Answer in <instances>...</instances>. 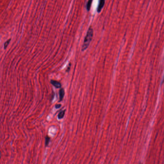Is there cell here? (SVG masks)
<instances>
[{
  "instance_id": "277c9868",
  "label": "cell",
  "mask_w": 164,
  "mask_h": 164,
  "mask_svg": "<svg viewBox=\"0 0 164 164\" xmlns=\"http://www.w3.org/2000/svg\"><path fill=\"white\" fill-rule=\"evenodd\" d=\"M64 95H65V91L64 89L62 88L59 91V96H60V101H61L63 100V97H64Z\"/></svg>"
},
{
  "instance_id": "7a4b0ae2",
  "label": "cell",
  "mask_w": 164,
  "mask_h": 164,
  "mask_svg": "<svg viewBox=\"0 0 164 164\" xmlns=\"http://www.w3.org/2000/svg\"><path fill=\"white\" fill-rule=\"evenodd\" d=\"M105 0H99V4H98V7L97 9V11L98 13L101 12L105 4Z\"/></svg>"
},
{
  "instance_id": "9c48e42d",
  "label": "cell",
  "mask_w": 164,
  "mask_h": 164,
  "mask_svg": "<svg viewBox=\"0 0 164 164\" xmlns=\"http://www.w3.org/2000/svg\"><path fill=\"white\" fill-rule=\"evenodd\" d=\"M61 107V105H55V108H60V107Z\"/></svg>"
},
{
  "instance_id": "3957f363",
  "label": "cell",
  "mask_w": 164,
  "mask_h": 164,
  "mask_svg": "<svg viewBox=\"0 0 164 164\" xmlns=\"http://www.w3.org/2000/svg\"><path fill=\"white\" fill-rule=\"evenodd\" d=\"M51 83L56 88H59L61 87V84L59 82L55 81V80H51Z\"/></svg>"
},
{
  "instance_id": "8992f818",
  "label": "cell",
  "mask_w": 164,
  "mask_h": 164,
  "mask_svg": "<svg viewBox=\"0 0 164 164\" xmlns=\"http://www.w3.org/2000/svg\"><path fill=\"white\" fill-rule=\"evenodd\" d=\"M65 110L62 111L61 112H60L59 113V114L58 115V118L59 119H61L63 118L64 115H65Z\"/></svg>"
},
{
  "instance_id": "5b68a950",
  "label": "cell",
  "mask_w": 164,
  "mask_h": 164,
  "mask_svg": "<svg viewBox=\"0 0 164 164\" xmlns=\"http://www.w3.org/2000/svg\"><path fill=\"white\" fill-rule=\"evenodd\" d=\"M92 1H93V0H89L88 3L87 4L86 8L88 11H89L90 10V7H91V5H92Z\"/></svg>"
},
{
  "instance_id": "6da1fadb",
  "label": "cell",
  "mask_w": 164,
  "mask_h": 164,
  "mask_svg": "<svg viewBox=\"0 0 164 164\" xmlns=\"http://www.w3.org/2000/svg\"><path fill=\"white\" fill-rule=\"evenodd\" d=\"M93 35V30L92 27H90V28L88 29L85 37L84 38L83 43L82 46V51H85L88 48L90 42L92 41Z\"/></svg>"
},
{
  "instance_id": "ba28073f",
  "label": "cell",
  "mask_w": 164,
  "mask_h": 164,
  "mask_svg": "<svg viewBox=\"0 0 164 164\" xmlns=\"http://www.w3.org/2000/svg\"><path fill=\"white\" fill-rule=\"evenodd\" d=\"M50 140V138H49V137H46V138H45V144H46V146H47Z\"/></svg>"
},
{
  "instance_id": "52a82bcc",
  "label": "cell",
  "mask_w": 164,
  "mask_h": 164,
  "mask_svg": "<svg viewBox=\"0 0 164 164\" xmlns=\"http://www.w3.org/2000/svg\"><path fill=\"white\" fill-rule=\"evenodd\" d=\"M10 41H11V40L9 39V40H8L7 41H6V42L4 43V49H7V47L8 45H9Z\"/></svg>"
}]
</instances>
